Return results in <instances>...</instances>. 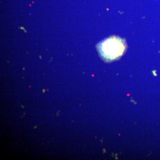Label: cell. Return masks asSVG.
Masks as SVG:
<instances>
[{
  "mask_svg": "<svg viewBox=\"0 0 160 160\" xmlns=\"http://www.w3.org/2000/svg\"><path fill=\"white\" fill-rule=\"evenodd\" d=\"M126 48L125 41L118 37H111L98 44V49L101 57L106 61L121 57Z\"/></svg>",
  "mask_w": 160,
  "mask_h": 160,
  "instance_id": "cell-1",
  "label": "cell"
}]
</instances>
